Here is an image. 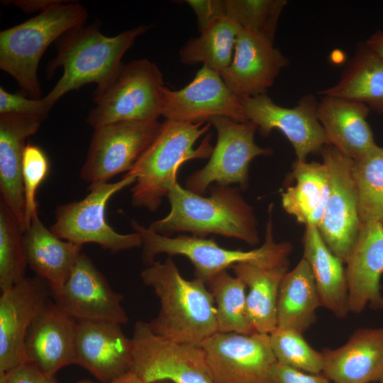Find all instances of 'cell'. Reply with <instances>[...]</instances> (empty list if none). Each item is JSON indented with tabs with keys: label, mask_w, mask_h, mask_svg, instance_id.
Here are the masks:
<instances>
[{
	"label": "cell",
	"mask_w": 383,
	"mask_h": 383,
	"mask_svg": "<svg viewBox=\"0 0 383 383\" xmlns=\"http://www.w3.org/2000/svg\"><path fill=\"white\" fill-rule=\"evenodd\" d=\"M185 2L196 16L199 33L216 20L225 16L223 0H187Z\"/></svg>",
	"instance_id": "cell-40"
},
{
	"label": "cell",
	"mask_w": 383,
	"mask_h": 383,
	"mask_svg": "<svg viewBox=\"0 0 383 383\" xmlns=\"http://www.w3.org/2000/svg\"><path fill=\"white\" fill-rule=\"evenodd\" d=\"M44 119L19 114H0V192L24 232L25 199L22 170L26 140Z\"/></svg>",
	"instance_id": "cell-23"
},
{
	"label": "cell",
	"mask_w": 383,
	"mask_h": 383,
	"mask_svg": "<svg viewBox=\"0 0 383 383\" xmlns=\"http://www.w3.org/2000/svg\"><path fill=\"white\" fill-rule=\"evenodd\" d=\"M51 291L40 277H25L0 297V372L26 362L24 343L33 321L48 302Z\"/></svg>",
	"instance_id": "cell-17"
},
{
	"label": "cell",
	"mask_w": 383,
	"mask_h": 383,
	"mask_svg": "<svg viewBox=\"0 0 383 383\" xmlns=\"http://www.w3.org/2000/svg\"><path fill=\"white\" fill-rule=\"evenodd\" d=\"M304 256L310 265L322 306L339 318L350 312L343 262L328 248L316 226H306Z\"/></svg>",
	"instance_id": "cell-27"
},
{
	"label": "cell",
	"mask_w": 383,
	"mask_h": 383,
	"mask_svg": "<svg viewBox=\"0 0 383 383\" xmlns=\"http://www.w3.org/2000/svg\"><path fill=\"white\" fill-rule=\"evenodd\" d=\"M285 0H223L225 16L240 28L264 35L274 42Z\"/></svg>",
	"instance_id": "cell-35"
},
{
	"label": "cell",
	"mask_w": 383,
	"mask_h": 383,
	"mask_svg": "<svg viewBox=\"0 0 383 383\" xmlns=\"http://www.w3.org/2000/svg\"><path fill=\"white\" fill-rule=\"evenodd\" d=\"M164 87L162 72L150 60L143 58L122 64L105 86L94 91L96 105L86 123L95 128L114 122L158 119Z\"/></svg>",
	"instance_id": "cell-7"
},
{
	"label": "cell",
	"mask_w": 383,
	"mask_h": 383,
	"mask_svg": "<svg viewBox=\"0 0 383 383\" xmlns=\"http://www.w3.org/2000/svg\"><path fill=\"white\" fill-rule=\"evenodd\" d=\"M77 324L75 318L48 301L28 331L26 362L51 377L63 367L75 364Z\"/></svg>",
	"instance_id": "cell-20"
},
{
	"label": "cell",
	"mask_w": 383,
	"mask_h": 383,
	"mask_svg": "<svg viewBox=\"0 0 383 383\" xmlns=\"http://www.w3.org/2000/svg\"><path fill=\"white\" fill-rule=\"evenodd\" d=\"M121 326L77 320L75 364L102 383H112L132 370L133 340L125 335Z\"/></svg>",
	"instance_id": "cell-18"
},
{
	"label": "cell",
	"mask_w": 383,
	"mask_h": 383,
	"mask_svg": "<svg viewBox=\"0 0 383 383\" xmlns=\"http://www.w3.org/2000/svg\"><path fill=\"white\" fill-rule=\"evenodd\" d=\"M140 277L160 300V311L149 323L155 333L201 345L218 332L216 306L206 284L197 278L184 279L172 256L147 266Z\"/></svg>",
	"instance_id": "cell-2"
},
{
	"label": "cell",
	"mask_w": 383,
	"mask_h": 383,
	"mask_svg": "<svg viewBox=\"0 0 383 383\" xmlns=\"http://www.w3.org/2000/svg\"><path fill=\"white\" fill-rule=\"evenodd\" d=\"M291 251L264 262H242L231 269L248 289L246 312L255 332L270 334L277 327V305L281 282L289 271Z\"/></svg>",
	"instance_id": "cell-24"
},
{
	"label": "cell",
	"mask_w": 383,
	"mask_h": 383,
	"mask_svg": "<svg viewBox=\"0 0 383 383\" xmlns=\"http://www.w3.org/2000/svg\"><path fill=\"white\" fill-rule=\"evenodd\" d=\"M240 26L227 16L213 22L199 37L187 42L179 50V59L187 65L202 63L221 73L231 64Z\"/></svg>",
	"instance_id": "cell-31"
},
{
	"label": "cell",
	"mask_w": 383,
	"mask_h": 383,
	"mask_svg": "<svg viewBox=\"0 0 383 383\" xmlns=\"http://www.w3.org/2000/svg\"><path fill=\"white\" fill-rule=\"evenodd\" d=\"M209 122L217 133L216 145L207 164L187 178L186 189L202 195L216 182L226 186L238 184L240 189H245L251 161L257 156L272 155V150L255 143L257 127L250 121L215 117Z\"/></svg>",
	"instance_id": "cell-10"
},
{
	"label": "cell",
	"mask_w": 383,
	"mask_h": 383,
	"mask_svg": "<svg viewBox=\"0 0 383 383\" xmlns=\"http://www.w3.org/2000/svg\"><path fill=\"white\" fill-rule=\"evenodd\" d=\"M273 383H331L321 374H310L277 362L272 372Z\"/></svg>",
	"instance_id": "cell-41"
},
{
	"label": "cell",
	"mask_w": 383,
	"mask_h": 383,
	"mask_svg": "<svg viewBox=\"0 0 383 383\" xmlns=\"http://www.w3.org/2000/svg\"><path fill=\"white\" fill-rule=\"evenodd\" d=\"M366 45L383 60V30H378L371 35L365 42Z\"/></svg>",
	"instance_id": "cell-43"
},
{
	"label": "cell",
	"mask_w": 383,
	"mask_h": 383,
	"mask_svg": "<svg viewBox=\"0 0 383 383\" xmlns=\"http://www.w3.org/2000/svg\"><path fill=\"white\" fill-rule=\"evenodd\" d=\"M322 306L309 263L304 257L284 275L279 287L277 327L304 333L316 321Z\"/></svg>",
	"instance_id": "cell-28"
},
{
	"label": "cell",
	"mask_w": 383,
	"mask_h": 383,
	"mask_svg": "<svg viewBox=\"0 0 383 383\" xmlns=\"http://www.w3.org/2000/svg\"><path fill=\"white\" fill-rule=\"evenodd\" d=\"M139 26L112 37L104 35L100 26H81L65 33L57 42V54L48 66V72L62 67L63 73L45 95L55 104L70 91L91 83L96 89L105 86L122 65L125 52L148 29Z\"/></svg>",
	"instance_id": "cell-3"
},
{
	"label": "cell",
	"mask_w": 383,
	"mask_h": 383,
	"mask_svg": "<svg viewBox=\"0 0 383 383\" xmlns=\"http://www.w3.org/2000/svg\"><path fill=\"white\" fill-rule=\"evenodd\" d=\"M321 152L328 172L330 192L317 228L328 248L346 263L361 226L353 160L331 144Z\"/></svg>",
	"instance_id": "cell-12"
},
{
	"label": "cell",
	"mask_w": 383,
	"mask_h": 383,
	"mask_svg": "<svg viewBox=\"0 0 383 383\" xmlns=\"http://www.w3.org/2000/svg\"><path fill=\"white\" fill-rule=\"evenodd\" d=\"M201 346L214 383H273L269 334L217 332Z\"/></svg>",
	"instance_id": "cell-13"
},
{
	"label": "cell",
	"mask_w": 383,
	"mask_h": 383,
	"mask_svg": "<svg viewBox=\"0 0 383 383\" xmlns=\"http://www.w3.org/2000/svg\"><path fill=\"white\" fill-rule=\"evenodd\" d=\"M269 218L266 224L263 244L258 248L244 251L221 247L213 238L209 239L179 235L174 238L165 236L144 227L136 220H131V227L142 238V260L146 266L155 262L156 255L166 253L169 256L183 255L194 267L195 278L206 284L216 274L242 262H264L291 251L289 242L276 243L272 230V204L268 209Z\"/></svg>",
	"instance_id": "cell-6"
},
{
	"label": "cell",
	"mask_w": 383,
	"mask_h": 383,
	"mask_svg": "<svg viewBox=\"0 0 383 383\" xmlns=\"http://www.w3.org/2000/svg\"><path fill=\"white\" fill-rule=\"evenodd\" d=\"M184 123L165 120L152 143L128 172L136 176L131 189V203L155 211L162 199L167 196L177 182L181 165L193 159L209 157L212 152L211 136L194 148L196 142L206 133L211 123Z\"/></svg>",
	"instance_id": "cell-4"
},
{
	"label": "cell",
	"mask_w": 383,
	"mask_h": 383,
	"mask_svg": "<svg viewBox=\"0 0 383 383\" xmlns=\"http://www.w3.org/2000/svg\"><path fill=\"white\" fill-rule=\"evenodd\" d=\"M23 249L27 265L48 285L51 293L67 282L82 245L57 237L35 215L23 234Z\"/></svg>",
	"instance_id": "cell-26"
},
{
	"label": "cell",
	"mask_w": 383,
	"mask_h": 383,
	"mask_svg": "<svg viewBox=\"0 0 383 383\" xmlns=\"http://www.w3.org/2000/svg\"><path fill=\"white\" fill-rule=\"evenodd\" d=\"M78 383H94V382H89V381H80Z\"/></svg>",
	"instance_id": "cell-45"
},
{
	"label": "cell",
	"mask_w": 383,
	"mask_h": 383,
	"mask_svg": "<svg viewBox=\"0 0 383 383\" xmlns=\"http://www.w3.org/2000/svg\"><path fill=\"white\" fill-rule=\"evenodd\" d=\"M248 121L267 136L278 129L291 142L297 160L306 161L311 153L331 144L317 117L318 102L313 94L304 96L293 108L280 106L266 94L240 98Z\"/></svg>",
	"instance_id": "cell-14"
},
{
	"label": "cell",
	"mask_w": 383,
	"mask_h": 383,
	"mask_svg": "<svg viewBox=\"0 0 383 383\" xmlns=\"http://www.w3.org/2000/svg\"><path fill=\"white\" fill-rule=\"evenodd\" d=\"M352 176L361 223L383 222V147L353 160Z\"/></svg>",
	"instance_id": "cell-33"
},
{
	"label": "cell",
	"mask_w": 383,
	"mask_h": 383,
	"mask_svg": "<svg viewBox=\"0 0 383 383\" xmlns=\"http://www.w3.org/2000/svg\"><path fill=\"white\" fill-rule=\"evenodd\" d=\"M55 303L77 320L126 324L123 296L114 292L105 277L82 252L66 284L51 293Z\"/></svg>",
	"instance_id": "cell-16"
},
{
	"label": "cell",
	"mask_w": 383,
	"mask_h": 383,
	"mask_svg": "<svg viewBox=\"0 0 383 383\" xmlns=\"http://www.w3.org/2000/svg\"><path fill=\"white\" fill-rule=\"evenodd\" d=\"M54 104L45 96L31 99L23 94L10 93L0 87V114H19L45 119Z\"/></svg>",
	"instance_id": "cell-38"
},
{
	"label": "cell",
	"mask_w": 383,
	"mask_h": 383,
	"mask_svg": "<svg viewBox=\"0 0 383 383\" xmlns=\"http://www.w3.org/2000/svg\"><path fill=\"white\" fill-rule=\"evenodd\" d=\"M370 111L363 103L323 96L318 103L317 117L331 145L355 160L378 146L367 121Z\"/></svg>",
	"instance_id": "cell-25"
},
{
	"label": "cell",
	"mask_w": 383,
	"mask_h": 383,
	"mask_svg": "<svg viewBox=\"0 0 383 383\" xmlns=\"http://www.w3.org/2000/svg\"><path fill=\"white\" fill-rule=\"evenodd\" d=\"M380 383H383V378L380 380Z\"/></svg>",
	"instance_id": "cell-46"
},
{
	"label": "cell",
	"mask_w": 383,
	"mask_h": 383,
	"mask_svg": "<svg viewBox=\"0 0 383 383\" xmlns=\"http://www.w3.org/2000/svg\"><path fill=\"white\" fill-rule=\"evenodd\" d=\"M112 383H148L142 380L135 373L131 372ZM150 383H173L170 381H159Z\"/></svg>",
	"instance_id": "cell-44"
},
{
	"label": "cell",
	"mask_w": 383,
	"mask_h": 383,
	"mask_svg": "<svg viewBox=\"0 0 383 383\" xmlns=\"http://www.w3.org/2000/svg\"><path fill=\"white\" fill-rule=\"evenodd\" d=\"M131 372L145 382L214 383L201 345L180 343L155 333L137 321L132 337Z\"/></svg>",
	"instance_id": "cell-9"
},
{
	"label": "cell",
	"mask_w": 383,
	"mask_h": 383,
	"mask_svg": "<svg viewBox=\"0 0 383 383\" xmlns=\"http://www.w3.org/2000/svg\"><path fill=\"white\" fill-rule=\"evenodd\" d=\"M292 176L296 184L282 194L284 210L298 222L318 226L330 192L329 176L323 162L296 160Z\"/></svg>",
	"instance_id": "cell-30"
},
{
	"label": "cell",
	"mask_w": 383,
	"mask_h": 383,
	"mask_svg": "<svg viewBox=\"0 0 383 383\" xmlns=\"http://www.w3.org/2000/svg\"><path fill=\"white\" fill-rule=\"evenodd\" d=\"M23 231L6 204L0 199V288L6 291L26 277Z\"/></svg>",
	"instance_id": "cell-34"
},
{
	"label": "cell",
	"mask_w": 383,
	"mask_h": 383,
	"mask_svg": "<svg viewBox=\"0 0 383 383\" xmlns=\"http://www.w3.org/2000/svg\"><path fill=\"white\" fill-rule=\"evenodd\" d=\"M269 335L277 362L310 374L322 373V352L311 347L303 333L277 328Z\"/></svg>",
	"instance_id": "cell-36"
},
{
	"label": "cell",
	"mask_w": 383,
	"mask_h": 383,
	"mask_svg": "<svg viewBox=\"0 0 383 383\" xmlns=\"http://www.w3.org/2000/svg\"><path fill=\"white\" fill-rule=\"evenodd\" d=\"M319 94L363 103L383 115V60L359 43L339 80Z\"/></svg>",
	"instance_id": "cell-29"
},
{
	"label": "cell",
	"mask_w": 383,
	"mask_h": 383,
	"mask_svg": "<svg viewBox=\"0 0 383 383\" xmlns=\"http://www.w3.org/2000/svg\"><path fill=\"white\" fill-rule=\"evenodd\" d=\"M0 383H57L35 365L25 362L7 372H0Z\"/></svg>",
	"instance_id": "cell-39"
},
{
	"label": "cell",
	"mask_w": 383,
	"mask_h": 383,
	"mask_svg": "<svg viewBox=\"0 0 383 383\" xmlns=\"http://www.w3.org/2000/svg\"><path fill=\"white\" fill-rule=\"evenodd\" d=\"M350 312H362L367 304L383 309L380 280L383 274V222L361 223L345 263Z\"/></svg>",
	"instance_id": "cell-21"
},
{
	"label": "cell",
	"mask_w": 383,
	"mask_h": 383,
	"mask_svg": "<svg viewBox=\"0 0 383 383\" xmlns=\"http://www.w3.org/2000/svg\"><path fill=\"white\" fill-rule=\"evenodd\" d=\"M206 284L213 296L218 332L252 334L257 333L246 312V286L227 270L213 276Z\"/></svg>",
	"instance_id": "cell-32"
},
{
	"label": "cell",
	"mask_w": 383,
	"mask_h": 383,
	"mask_svg": "<svg viewBox=\"0 0 383 383\" xmlns=\"http://www.w3.org/2000/svg\"><path fill=\"white\" fill-rule=\"evenodd\" d=\"M80 4L60 1L22 23L0 32V68L17 82L23 95L40 99L38 68L46 49L62 35L86 23Z\"/></svg>",
	"instance_id": "cell-5"
},
{
	"label": "cell",
	"mask_w": 383,
	"mask_h": 383,
	"mask_svg": "<svg viewBox=\"0 0 383 383\" xmlns=\"http://www.w3.org/2000/svg\"><path fill=\"white\" fill-rule=\"evenodd\" d=\"M49 170L50 163L44 151L37 145L28 143L23 151L22 170L25 199L24 231L38 214L36 193L47 177Z\"/></svg>",
	"instance_id": "cell-37"
},
{
	"label": "cell",
	"mask_w": 383,
	"mask_h": 383,
	"mask_svg": "<svg viewBox=\"0 0 383 383\" xmlns=\"http://www.w3.org/2000/svg\"><path fill=\"white\" fill-rule=\"evenodd\" d=\"M135 181L136 176L127 172L118 182L89 185V194L83 199L57 207L55 221L50 230L62 240L81 245L95 243L112 253L142 247V238L138 233L121 234L106 218L109 199Z\"/></svg>",
	"instance_id": "cell-8"
},
{
	"label": "cell",
	"mask_w": 383,
	"mask_h": 383,
	"mask_svg": "<svg viewBox=\"0 0 383 383\" xmlns=\"http://www.w3.org/2000/svg\"><path fill=\"white\" fill-rule=\"evenodd\" d=\"M60 0H15L12 2L14 6L26 13L43 11L59 2Z\"/></svg>",
	"instance_id": "cell-42"
},
{
	"label": "cell",
	"mask_w": 383,
	"mask_h": 383,
	"mask_svg": "<svg viewBox=\"0 0 383 383\" xmlns=\"http://www.w3.org/2000/svg\"><path fill=\"white\" fill-rule=\"evenodd\" d=\"M288 59L267 37L240 28L232 61L220 73L228 87L240 98L266 94Z\"/></svg>",
	"instance_id": "cell-19"
},
{
	"label": "cell",
	"mask_w": 383,
	"mask_h": 383,
	"mask_svg": "<svg viewBox=\"0 0 383 383\" xmlns=\"http://www.w3.org/2000/svg\"><path fill=\"white\" fill-rule=\"evenodd\" d=\"M240 189L217 184L211 187L210 196L205 197L177 183L167 196L170 211L148 228L165 236L187 232L204 238L215 234L255 245L260 242L257 218Z\"/></svg>",
	"instance_id": "cell-1"
},
{
	"label": "cell",
	"mask_w": 383,
	"mask_h": 383,
	"mask_svg": "<svg viewBox=\"0 0 383 383\" xmlns=\"http://www.w3.org/2000/svg\"><path fill=\"white\" fill-rule=\"evenodd\" d=\"M162 116L165 120L197 123L215 117L248 121L240 98L226 84L220 74L202 67L179 90L164 87Z\"/></svg>",
	"instance_id": "cell-15"
},
{
	"label": "cell",
	"mask_w": 383,
	"mask_h": 383,
	"mask_svg": "<svg viewBox=\"0 0 383 383\" xmlns=\"http://www.w3.org/2000/svg\"><path fill=\"white\" fill-rule=\"evenodd\" d=\"M158 119L119 121L94 128L79 175L89 185L129 172L157 136Z\"/></svg>",
	"instance_id": "cell-11"
},
{
	"label": "cell",
	"mask_w": 383,
	"mask_h": 383,
	"mask_svg": "<svg viewBox=\"0 0 383 383\" xmlns=\"http://www.w3.org/2000/svg\"><path fill=\"white\" fill-rule=\"evenodd\" d=\"M322 354V374L334 383L379 382L383 378V328L357 329L344 345Z\"/></svg>",
	"instance_id": "cell-22"
}]
</instances>
